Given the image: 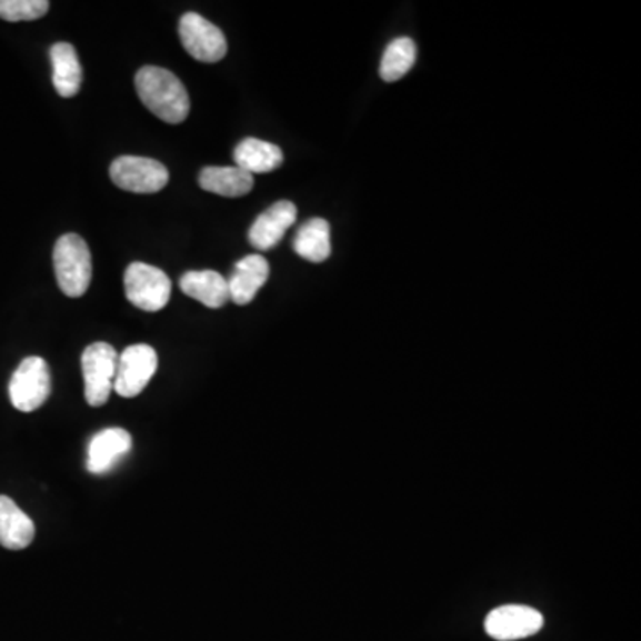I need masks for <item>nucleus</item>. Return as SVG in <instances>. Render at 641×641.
Here are the masks:
<instances>
[{"mask_svg": "<svg viewBox=\"0 0 641 641\" xmlns=\"http://www.w3.org/2000/svg\"><path fill=\"white\" fill-rule=\"evenodd\" d=\"M200 188L220 197L239 198L253 189V176L238 167H207L200 171Z\"/></svg>", "mask_w": 641, "mask_h": 641, "instance_id": "17", "label": "nucleus"}, {"mask_svg": "<svg viewBox=\"0 0 641 641\" xmlns=\"http://www.w3.org/2000/svg\"><path fill=\"white\" fill-rule=\"evenodd\" d=\"M86 403L99 409L108 403L117 377L118 353L108 342L88 345L81 359Z\"/></svg>", "mask_w": 641, "mask_h": 641, "instance_id": "3", "label": "nucleus"}, {"mask_svg": "<svg viewBox=\"0 0 641 641\" xmlns=\"http://www.w3.org/2000/svg\"><path fill=\"white\" fill-rule=\"evenodd\" d=\"M112 182L123 191L138 194L159 193L167 188L170 173L156 159L121 156L109 168Z\"/></svg>", "mask_w": 641, "mask_h": 641, "instance_id": "5", "label": "nucleus"}, {"mask_svg": "<svg viewBox=\"0 0 641 641\" xmlns=\"http://www.w3.org/2000/svg\"><path fill=\"white\" fill-rule=\"evenodd\" d=\"M186 297L200 301L209 309H221L230 300L229 282L218 271H188L179 282Z\"/></svg>", "mask_w": 641, "mask_h": 641, "instance_id": "14", "label": "nucleus"}, {"mask_svg": "<svg viewBox=\"0 0 641 641\" xmlns=\"http://www.w3.org/2000/svg\"><path fill=\"white\" fill-rule=\"evenodd\" d=\"M47 0H0V19L6 22L38 20L49 13Z\"/></svg>", "mask_w": 641, "mask_h": 641, "instance_id": "20", "label": "nucleus"}, {"mask_svg": "<svg viewBox=\"0 0 641 641\" xmlns=\"http://www.w3.org/2000/svg\"><path fill=\"white\" fill-rule=\"evenodd\" d=\"M126 297L132 306L147 312H159L171 298V280L164 271L144 262H132L127 268Z\"/></svg>", "mask_w": 641, "mask_h": 641, "instance_id": "4", "label": "nucleus"}, {"mask_svg": "<svg viewBox=\"0 0 641 641\" xmlns=\"http://www.w3.org/2000/svg\"><path fill=\"white\" fill-rule=\"evenodd\" d=\"M49 363L41 357L22 360L10 381V400L20 412H34L49 400Z\"/></svg>", "mask_w": 641, "mask_h": 641, "instance_id": "6", "label": "nucleus"}, {"mask_svg": "<svg viewBox=\"0 0 641 641\" xmlns=\"http://www.w3.org/2000/svg\"><path fill=\"white\" fill-rule=\"evenodd\" d=\"M132 437L121 428H108L97 433L88 445V471L106 474L112 471L121 458L131 453Z\"/></svg>", "mask_w": 641, "mask_h": 641, "instance_id": "11", "label": "nucleus"}, {"mask_svg": "<svg viewBox=\"0 0 641 641\" xmlns=\"http://www.w3.org/2000/svg\"><path fill=\"white\" fill-rule=\"evenodd\" d=\"M50 61L56 91L63 99H72L79 93L82 84V67L76 47L59 41L50 49Z\"/></svg>", "mask_w": 641, "mask_h": 641, "instance_id": "15", "label": "nucleus"}, {"mask_svg": "<svg viewBox=\"0 0 641 641\" xmlns=\"http://www.w3.org/2000/svg\"><path fill=\"white\" fill-rule=\"evenodd\" d=\"M297 206L288 200L277 202L262 212L248 232V241L256 250H271L282 241L283 236L297 221Z\"/></svg>", "mask_w": 641, "mask_h": 641, "instance_id": "10", "label": "nucleus"}, {"mask_svg": "<svg viewBox=\"0 0 641 641\" xmlns=\"http://www.w3.org/2000/svg\"><path fill=\"white\" fill-rule=\"evenodd\" d=\"M158 353L152 345H129L118 357L117 377L112 383V391L118 392L121 398L140 395L158 371Z\"/></svg>", "mask_w": 641, "mask_h": 641, "instance_id": "7", "label": "nucleus"}, {"mask_svg": "<svg viewBox=\"0 0 641 641\" xmlns=\"http://www.w3.org/2000/svg\"><path fill=\"white\" fill-rule=\"evenodd\" d=\"M270 279V264L259 253L244 257L233 268L229 282L230 300L236 306H248Z\"/></svg>", "mask_w": 641, "mask_h": 641, "instance_id": "12", "label": "nucleus"}, {"mask_svg": "<svg viewBox=\"0 0 641 641\" xmlns=\"http://www.w3.org/2000/svg\"><path fill=\"white\" fill-rule=\"evenodd\" d=\"M37 534V528L28 513L8 495H0V545L10 551L29 548Z\"/></svg>", "mask_w": 641, "mask_h": 641, "instance_id": "13", "label": "nucleus"}, {"mask_svg": "<svg viewBox=\"0 0 641 641\" xmlns=\"http://www.w3.org/2000/svg\"><path fill=\"white\" fill-rule=\"evenodd\" d=\"M236 167L247 171L250 176L256 173H270L282 167L283 153L277 144L268 141L247 138L233 150Z\"/></svg>", "mask_w": 641, "mask_h": 641, "instance_id": "16", "label": "nucleus"}, {"mask_svg": "<svg viewBox=\"0 0 641 641\" xmlns=\"http://www.w3.org/2000/svg\"><path fill=\"white\" fill-rule=\"evenodd\" d=\"M136 90L144 108L162 121L177 126L188 118L191 109L186 86L167 68L143 67L136 73Z\"/></svg>", "mask_w": 641, "mask_h": 641, "instance_id": "1", "label": "nucleus"}, {"mask_svg": "<svg viewBox=\"0 0 641 641\" xmlns=\"http://www.w3.org/2000/svg\"><path fill=\"white\" fill-rule=\"evenodd\" d=\"M415 59H418V47L413 40L403 37L391 41L381 59V79L385 82L400 81L412 70Z\"/></svg>", "mask_w": 641, "mask_h": 641, "instance_id": "19", "label": "nucleus"}, {"mask_svg": "<svg viewBox=\"0 0 641 641\" xmlns=\"http://www.w3.org/2000/svg\"><path fill=\"white\" fill-rule=\"evenodd\" d=\"M179 37L186 52L202 63H218L229 49L223 31L193 11L180 19Z\"/></svg>", "mask_w": 641, "mask_h": 641, "instance_id": "8", "label": "nucleus"}, {"mask_svg": "<svg viewBox=\"0 0 641 641\" xmlns=\"http://www.w3.org/2000/svg\"><path fill=\"white\" fill-rule=\"evenodd\" d=\"M330 223L321 218H312L307 223L301 224L298 229L297 238L292 242L294 251L306 261L319 262L327 261L332 256V239H330Z\"/></svg>", "mask_w": 641, "mask_h": 641, "instance_id": "18", "label": "nucleus"}, {"mask_svg": "<svg viewBox=\"0 0 641 641\" xmlns=\"http://www.w3.org/2000/svg\"><path fill=\"white\" fill-rule=\"evenodd\" d=\"M56 280L68 298L84 297L90 289L91 251L84 239L77 233H64L54 247Z\"/></svg>", "mask_w": 641, "mask_h": 641, "instance_id": "2", "label": "nucleus"}, {"mask_svg": "<svg viewBox=\"0 0 641 641\" xmlns=\"http://www.w3.org/2000/svg\"><path fill=\"white\" fill-rule=\"evenodd\" d=\"M543 623V614L531 605L504 604L487 614L484 631L492 640L517 641L534 637Z\"/></svg>", "mask_w": 641, "mask_h": 641, "instance_id": "9", "label": "nucleus"}]
</instances>
